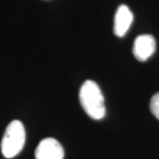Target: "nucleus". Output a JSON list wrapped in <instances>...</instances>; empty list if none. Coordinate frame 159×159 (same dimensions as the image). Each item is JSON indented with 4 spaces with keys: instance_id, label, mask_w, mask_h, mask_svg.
Here are the masks:
<instances>
[{
    "instance_id": "1",
    "label": "nucleus",
    "mask_w": 159,
    "mask_h": 159,
    "mask_svg": "<svg viewBox=\"0 0 159 159\" xmlns=\"http://www.w3.org/2000/svg\"><path fill=\"white\" fill-rule=\"evenodd\" d=\"M80 102L85 112L93 119H102L105 116L104 98L102 91L93 80H86L80 89Z\"/></svg>"
},
{
    "instance_id": "2",
    "label": "nucleus",
    "mask_w": 159,
    "mask_h": 159,
    "mask_svg": "<svg viewBox=\"0 0 159 159\" xmlns=\"http://www.w3.org/2000/svg\"><path fill=\"white\" fill-rule=\"evenodd\" d=\"M26 141V131L20 120L7 125L1 142V151L6 158H12L20 153Z\"/></svg>"
},
{
    "instance_id": "3",
    "label": "nucleus",
    "mask_w": 159,
    "mask_h": 159,
    "mask_svg": "<svg viewBox=\"0 0 159 159\" xmlns=\"http://www.w3.org/2000/svg\"><path fill=\"white\" fill-rule=\"evenodd\" d=\"M64 155L62 145L53 138L42 140L34 152L35 159H63Z\"/></svg>"
},
{
    "instance_id": "4",
    "label": "nucleus",
    "mask_w": 159,
    "mask_h": 159,
    "mask_svg": "<svg viewBox=\"0 0 159 159\" xmlns=\"http://www.w3.org/2000/svg\"><path fill=\"white\" fill-rule=\"evenodd\" d=\"M156 51V40L151 34H141L137 36L134 46L133 54L137 60L144 62L151 57Z\"/></svg>"
},
{
    "instance_id": "5",
    "label": "nucleus",
    "mask_w": 159,
    "mask_h": 159,
    "mask_svg": "<svg viewBox=\"0 0 159 159\" xmlns=\"http://www.w3.org/2000/svg\"><path fill=\"white\" fill-rule=\"evenodd\" d=\"M134 20V15L130 9L125 6L121 5L116 11L114 18V34L119 37H123Z\"/></svg>"
},
{
    "instance_id": "6",
    "label": "nucleus",
    "mask_w": 159,
    "mask_h": 159,
    "mask_svg": "<svg viewBox=\"0 0 159 159\" xmlns=\"http://www.w3.org/2000/svg\"><path fill=\"white\" fill-rule=\"evenodd\" d=\"M149 109H150L151 113L153 114L157 119H159V92L155 94L153 97H151Z\"/></svg>"
}]
</instances>
